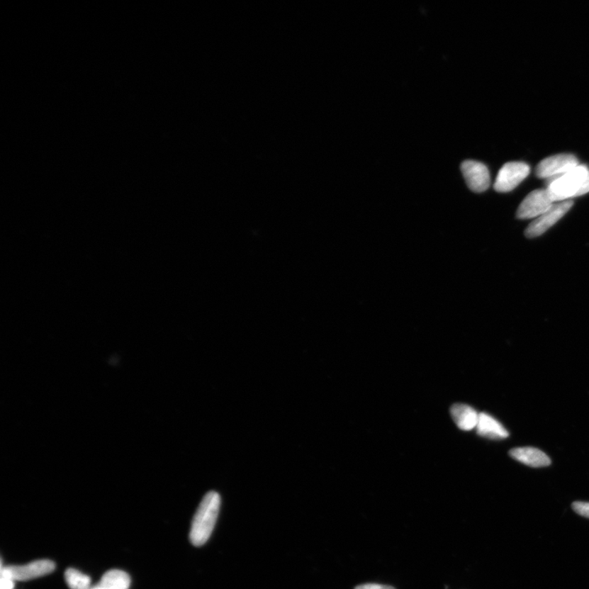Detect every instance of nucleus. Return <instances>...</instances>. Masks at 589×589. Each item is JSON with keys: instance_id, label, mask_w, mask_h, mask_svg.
Returning a JSON list of instances; mask_svg holds the SVG:
<instances>
[{"instance_id": "1", "label": "nucleus", "mask_w": 589, "mask_h": 589, "mask_svg": "<svg viewBox=\"0 0 589 589\" xmlns=\"http://www.w3.org/2000/svg\"><path fill=\"white\" fill-rule=\"evenodd\" d=\"M220 503V496L215 491L206 493L201 502L190 530V541L194 546H203L208 542L219 516Z\"/></svg>"}, {"instance_id": "2", "label": "nucleus", "mask_w": 589, "mask_h": 589, "mask_svg": "<svg viewBox=\"0 0 589 589\" xmlns=\"http://www.w3.org/2000/svg\"><path fill=\"white\" fill-rule=\"evenodd\" d=\"M589 173L586 166L578 164L572 171L549 179L546 190L554 203L569 201L580 193L583 181Z\"/></svg>"}, {"instance_id": "3", "label": "nucleus", "mask_w": 589, "mask_h": 589, "mask_svg": "<svg viewBox=\"0 0 589 589\" xmlns=\"http://www.w3.org/2000/svg\"><path fill=\"white\" fill-rule=\"evenodd\" d=\"M55 569L54 561L38 560L23 566H9L1 568V576L13 581H28L50 574Z\"/></svg>"}, {"instance_id": "4", "label": "nucleus", "mask_w": 589, "mask_h": 589, "mask_svg": "<svg viewBox=\"0 0 589 589\" xmlns=\"http://www.w3.org/2000/svg\"><path fill=\"white\" fill-rule=\"evenodd\" d=\"M573 201H561L556 203L546 211L542 215L530 223L525 231V237L528 238L537 237L542 235L546 230L559 222L573 206Z\"/></svg>"}, {"instance_id": "5", "label": "nucleus", "mask_w": 589, "mask_h": 589, "mask_svg": "<svg viewBox=\"0 0 589 589\" xmlns=\"http://www.w3.org/2000/svg\"><path fill=\"white\" fill-rule=\"evenodd\" d=\"M530 168L527 163H506L498 172L493 188L498 193L511 192L528 176Z\"/></svg>"}, {"instance_id": "6", "label": "nucleus", "mask_w": 589, "mask_h": 589, "mask_svg": "<svg viewBox=\"0 0 589 589\" xmlns=\"http://www.w3.org/2000/svg\"><path fill=\"white\" fill-rule=\"evenodd\" d=\"M578 166V159L572 154H557L540 162L535 169V174L540 179H549L569 172Z\"/></svg>"}, {"instance_id": "7", "label": "nucleus", "mask_w": 589, "mask_h": 589, "mask_svg": "<svg viewBox=\"0 0 589 589\" xmlns=\"http://www.w3.org/2000/svg\"><path fill=\"white\" fill-rule=\"evenodd\" d=\"M554 204L546 189L534 190L519 206L517 217L520 220L538 218L549 210Z\"/></svg>"}, {"instance_id": "8", "label": "nucleus", "mask_w": 589, "mask_h": 589, "mask_svg": "<svg viewBox=\"0 0 589 589\" xmlns=\"http://www.w3.org/2000/svg\"><path fill=\"white\" fill-rule=\"evenodd\" d=\"M466 184L475 193H483L489 189L490 175L485 164L476 161H465L461 164Z\"/></svg>"}, {"instance_id": "9", "label": "nucleus", "mask_w": 589, "mask_h": 589, "mask_svg": "<svg viewBox=\"0 0 589 589\" xmlns=\"http://www.w3.org/2000/svg\"><path fill=\"white\" fill-rule=\"evenodd\" d=\"M511 457L532 468H544L551 464V459L543 451L532 447L512 449L509 452Z\"/></svg>"}, {"instance_id": "10", "label": "nucleus", "mask_w": 589, "mask_h": 589, "mask_svg": "<svg viewBox=\"0 0 589 589\" xmlns=\"http://www.w3.org/2000/svg\"><path fill=\"white\" fill-rule=\"evenodd\" d=\"M477 433L481 437L491 439H503L509 437V433L502 424L486 413L479 415L476 426Z\"/></svg>"}, {"instance_id": "11", "label": "nucleus", "mask_w": 589, "mask_h": 589, "mask_svg": "<svg viewBox=\"0 0 589 589\" xmlns=\"http://www.w3.org/2000/svg\"><path fill=\"white\" fill-rule=\"evenodd\" d=\"M452 416L456 425L463 431H471L476 428L479 415L473 408L463 404H457L451 408Z\"/></svg>"}, {"instance_id": "12", "label": "nucleus", "mask_w": 589, "mask_h": 589, "mask_svg": "<svg viewBox=\"0 0 589 589\" xmlns=\"http://www.w3.org/2000/svg\"><path fill=\"white\" fill-rule=\"evenodd\" d=\"M98 585L103 589H128L130 578L125 571L111 570L105 573Z\"/></svg>"}, {"instance_id": "13", "label": "nucleus", "mask_w": 589, "mask_h": 589, "mask_svg": "<svg viewBox=\"0 0 589 589\" xmlns=\"http://www.w3.org/2000/svg\"><path fill=\"white\" fill-rule=\"evenodd\" d=\"M67 585L71 589H90V578L76 569H68L65 574Z\"/></svg>"}, {"instance_id": "14", "label": "nucleus", "mask_w": 589, "mask_h": 589, "mask_svg": "<svg viewBox=\"0 0 589 589\" xmlns=\"http://www.w3.org/2000/svg\"><path fill=\"white\" fill-rule=\"evenodd\" d=\"M572 508L580 516L589 519V503L575 502L572 503Z\"/></svg>"}, {"instance_id": "15", "label": "nucleus", "mask_w": 589, "mask_h": 589, "mask_svg": "<svg viewBox=\"0 0 589 589\" xmlns=\"http://www.w3.org/2000/svg\"><path fill=\"white\" fill-rule=\"evenodd\" d=\"M355 589H396L390 585H380V583H364L355 588Z\"/></svg>"}, {"instance_id": "16", "label": "nucleus", "mask_w": 589, "mask_h": 589, "mask_svg": "<svg viewBox=\"0 0 589 589\" xmlns=\"http://www.w3.org/2000/svg\"><path fill=\"white\" fill-rule=\"evenodd\" d=\"M15 581L11 580V578L1 576V580H0V589H13Z\"/></svg>"}, {"instance_id": "17", "label": "nucleus", "mask_w": 589, "mask_h": 589, "mask_svg": "<svg viewBox=\"0 0 589 589\" xmlns=\"http://www.w3.org/2000/svg\"><path fill=\"white\" fill-rule=\"evenodd\" d=\"M589 193V173L588 174L585 181H583L582 184V187L580 189V193H578V196H580L582 195H585Z\"/></svg>"}]
</instances>
